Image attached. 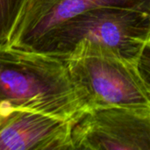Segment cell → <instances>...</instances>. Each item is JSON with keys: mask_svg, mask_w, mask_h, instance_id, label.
I'll return each instance as SVG.
<instances>
[{"mask_svg": "<svg viewBox=\"0 0 150 150\" xmlns=\"http://www.w3.org/2000/svg\"><path fill=\"white\" fill-rule=\"evenodd\" d=\"M73 150H150V109L86 108L72 120Z\"/></svg>", "mask_w": 150, "mask_h": 150, "instance_id": "277c9868", "label": "cell"}, {"mask_svg": "<svg viewBox=\"0 0 150 150\" xmlns=\"http://www.w3.org/2000/svg\"><path fill=\"white\" fill-rule=\"evenodd\" d=\"M3 118H4V112H0V124L3 120Z\"/></svg>", "mask_w": 150, "mask_h": 150, "instance_id": "ba28073f", "label": "cell"}, {"mask_svg": "<svg viewBox=\"0 0 150 150\" xmlns=\"http://www.w3.org/2000/svg\"><path fill=\"white\" fill-rule=\"evenodd\" d=\"M26 0H0V46L7 45Z\"/></svg>", "mask_w": 150, "mask_h": 150, "instance_id": "52a82bcc", "label": "cell"}, {"mask_svg": "<svg viewBox=\"0 0 150 150\" xmlns=\"http://www.w3.org/2000/svg\"><path fill=\"white\" fill-rule=\"evenodd\" d=\"M104 6L150 11V0H26L7 45L30 49L55 25L83 11Z\"/></svg>", "mask_w": 150, "mask_h": 150, "instance_id": "5b68a950", "label": "cell"}, {"mask_svg": "<svg viewBox=\"0 0 150 150\" xmlns=\"http://www.w3.org/2000/svg\"><path fill=\"white\" fill-rule=\"evenodd\" d=\"M0 112V150H73L72 120L24 109Z\"/></svg>", "mask_w": 150, "mask_h": 150, "instance_id": "8992f818", "label": "cell"}, {"mask_svg": "<svg viewBox=\"0 0 150 150\" xmlns=\"http://www.w3.org/2000/svg\"><path fill=\"white\" fill-rule=\"evenodd\" d=\"M149 47L150 11L104 6L55 25L27 50L67 61L76 51L95 48L140 62Z\"/></svg>", "mask_w": 150, "mask_h": 150, "instance_id": "7a4b0ae2", "label": "cell"}, {"mask_svg": "<svg viewBox=\"0 0 150 150\" xmlns=\"http://www.w3.org/2000/svg\"><path fill=\"white\" fill-rule=\"evenodd\" d=\"M66 62L84 109H150L149 74L142 68V59L134 62L111 51L87 48L75 52Z\"/></svg>", "mask_w": 150, "mask_h": 150, "instance_id": "3957f363", "label": "cell"}, {"mask_svg": "<svg viewBox=\"0 0 150 150\" xmlns=\"http://www.w3.org/2000/svg\"><path fill=\"white\" fill-rule=\"evenodd\" d=\"M24 109L68 120L84 110L66 61L0 46V111Z\"/></svg>", "mask_w": 150, "mask_h": 150, "instance_id": "6da1fadb", "label": "cell"}]
</instances>
